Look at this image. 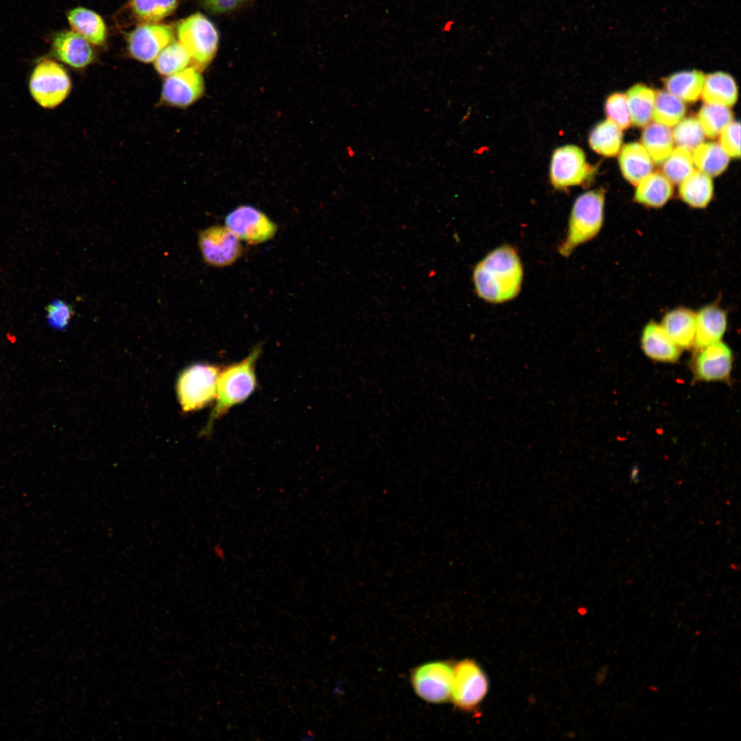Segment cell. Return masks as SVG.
Wrapping results in <instances>:
<instances>
[{
	"instance_id": "obj_35",
	"label": "cell",
	"mask_w": 741,
	"mask_h": 741,
	"mask_svg": "<svg viewBox=\"0 0 741 741\" xmlns=\"http://www.w3.org/2000/svg\"><path fill=\"white\" fill-rule=\"evenodd\" d=\"M604 113L610 120L620 129H627L631 124L626 95L622 93L610 95L604 104Z\"/></svg>"
},
{
	"instance_id": "obj_8",
	"label": "cell",
	"mask_w": 741,
	"mask_h": 741,
	"mask_svg": "<svg viewBox=\"0 0 741 741\" xmlns=\"http://www.w3.org/2000/svg\"><path fill=\"white\" fill-rule=\"evenodd\" d=\"M489 690L488 678L473 659H464L454 665L449 700L456 708L469 712L476 709Z\"/></svg>"
},
{
	"instance_id": "obj_30",
	"label": "cell",
	"mask_w": 741,
	"mask_h": 741,
	"mask_svg": "<svg viewBox=\"0 0 741 741\" xmlns=\"http://www.w3.org/2000/svg\"><path fill=\"white\" fill-rule=\"evenodd\" d=\"M154 61L157 72L168 76L187 68L191 64V57L185 47L174 40L160 51Z\"/></svg>"
},
{
	"instance_id": "obj_22",
	"label": "cell",
	"mask_w": 741,
	"mask_h": 741,
	"mask_svg": "<svg viewBox=\"0 0 741 741\" xmlns=\"http://www.w3.org/2000/svg\"><path fill=\"white\" fill-rule=\"evenodd\" d=\"M67 19L72 30L89 43L100 45L106 38V27L102 17L96 12L75 8L69 11Z\"/></svg>"
},
{
	"instance_id": "obj_24",
	"label": "cell",
	"mask_w": 741,
	"mask_h": 741,
	"mask_svg": "<svg viewBox=\"0 0 741 741\" xmlns=\"http://www.w3.org/2000/svg\"><path fill=\"white\" fill-rule=\"evenodd\" d=\"M641 140L652 161L658 165L662 164L674 149L672 130L656 122L645 126Z\"/></svg>"
},
{
	"instance_id": "obj_15",
	"label": "cell",
	"mask_w": 741,
	"mask_h": 741,
	"mask_svg": "<svg viewBox=\"0 0 741 741\" xmlns=\"http://www.w3.org/2000/svg\"><path fill=\"white\" fill-rule=\"evenodd\" d=\"M694 363L698 379L723 381L729 377L732 353L727 345L719 341L700 350Z\"/></svg>"
},
{
	"instance_id": "obj_36",
	"label": "cell",
	"mask_w": 741,
	"mask_h": 741,
	"mask_svg": "<svg viewBox=\"0 0 741 741\" xmlns=\"http://www.w3.org/2000/svg\"><path fill=\"white\" fill-rule=\"evenodd\" d=\"M46 309L49 325L56 329H65L73 315L71 306L62 300H55Z\"/></svg>"
},
{
	"instance_id": "obj_34",
	"label": "cell",
	"mask_w": 741,
	"mask_h": 741,
	"mask_svg": "<svg viewBox=\"0 0 741 741\" xmlns=\"http://www.w3.org/2000/svg\"><path fill=\"white\" fill-rule=\"evenodd\" d=\"M672 132L674 143L678 147L683 148L692 152L697 146L703 143L705 134L697 120L694 117H687L681 120L674 126Z\"/></svg>"
},
{
	"instance_id": "obj_2",
	"label": "cell",
	"mask_w": 741,
	"mask_h": 741,
	"mask_svg": "<svg viewBox=\"0 0 741 741\" xmlns=\"http://www.w3.org/2000/svg\"><path fill=\"white\" fill-rule=\"evenodd\" d=\"M261 353L257 346L240 362L221 368L217 379L215 404L204 433L208 434L213 423L235 405L246 400L257 387L255 364Z\"/></svg>"
},
{
	"instance_id": "obj_11",
	"label": "cell",
	"mask_w": 741,
	"mask_h": 741,
	"mask_svg": "<svg viewBox=\"0 0 741 741\" xmlns=\"http://www.w3.org/2000/svg\"><path fill=\"white\" fill-rule=\"evenodd\" d=\"M225 226L240 240L253 245L271 239L277 232V225L271 219L250 205L239 206L228 213Z\"/></svg>"
},
{
	"instance_id": "obj_17",
	"label": "cell",
	"mask_w": 741,
	"mask_h": 741,
	"mask_svg": "<svg viewBox=\"0 0 741 741\" xmlns=\"http://www.w3.org/2000/svg\"><path fill=\"white\" fill-rule=\"evenodd\" d=\"M661 325L679 348L687 349L694 345L696 314L692 310L674 309L664 316Z\"/></svg>"
},
{
	"instance_id": "obj_26",
	"label": "cell",
	"mask_w": 741,
	"mask_h": 741,
	"mask_svg": "<svg viewBox=\"0 0 741 741\" xmlns=\"http://www.w3.org/2000/svg\"><path fill=\"white\" fill-rule=\"evenodd\" d=\"M631 123L637 127L646 126L652 119L655 92L650 87L637 84L625 94Z\"/></svg>"
},
{
	"instance_id": "obj_37",
	"label": "cell",
	"mask_w": 741,
	"mask_h": 741,
	"mask_svg": "<svg viewBox=\"0 0 741 741\" xmlns=\"http://www.w3.org/2000/svg\"><path fill=\"white\" fill-rule=\"evenodd\" d=\"M740 122L732 121L719 134V144L729 156L740 158Z\"/></svg>"
},
{
	"instance_id": "obj_28",
	"label": "cell",
	"mask_w": 741,
	"mask_h": 741,
	"mask_svg": "<svg viewBox=\"0 0 741 741\" xmlns=\"http://www.w3.org/2000/svg\"><path fill=\"white\" fill-rule=\"evenodd\" d=\"M691 154L697 169L711 177L721 174L729 165V156L719 143H702Z\"/></svg>"
},
{
	"instance_id": "obj_12",
	"label": "cell",
	"mask_w": 741,
	"mask_h": 741,
	"mask_svg": "<svg viewBox=\"0 0 741 741\" xmlns=\"http://www.w3.org/2000/svg\"><path fill=\"white\" fill-rule=\"evenodd\" d=\"M174 38L173 28L169 25L142 24L128 35V51L134 58L150 62Z\"/></svg>"
},
{
	"instance_id": "obj_10",
	"label": "cell",
	"mask_w": 741,
	"mask_h": 741,
	"mask_svg": "<svg viewBox=\"0 0 741 741\" xmlns=\"http://www.w3.org/2000/svg\"><path fill=\"white\" fill-rule=\"evenodd\" d=\"M198 246L204 261L217 268L233 264L242 253L240 239L222 225H213L200 231Z\"/></svg>"
},
{
	"instance_id": "obj_18",
	"label": "cell",
	"mask_w": 741,
	"mask_h": 741,
	"mask_svg": "<svg viewBox=\"0 0 741 741\" xmlns=\"http://www.w3.org/2000/svg\"><path fill=\"white\" fill-rule=\"evenodd\" d=\"M618 161L622 175L633 185H637L653 169L649 154L642 144L636 142L623 146Z\"/></svg>"
},
{
	"instance_id": "obj_19",
	"label": "cell",
	"mask_w": 741,
	"mask_h": 741,
	"mask_svg": "<svg viewBox=\"0 0 741 741\" xmlns=\"http://www.w3.org/2000/svg\"><path fill=\"white\" fill-rule=\"evenodd\" d=\"M642 347L646 355L657 361L674 362L680 355L679 348L667 335L661 325L649 322L642 336Z\"/></svg>"
},
{
	"instance_id": "obj_5",
	"label": "cell",
	"mask_w": 741,
	"mask_h": 741,
	"mask_svg": "<svg viewBox=\"0 0 741 741\" xmlns=\"http://www.w3.org/2000/svg\"><path fill=\"white\" fill-rule=\"evenodd\" d=\"M176 32L191 57V66L202 71L217 50L219 34L215 25L201 13H195L178 23Z\"/></svg>"
},
{
	"instance_id": "obj_9",
	"label": "cell",
	"mask_w": 741,
	"mask_h": 741,
	"mask_svg": "<svg viewBox=\"0 0 741 741\" xmlns=\"http://www.w3.org/2000/svg\"><path fill=\"white\" fill-rule=\"evenodd\" d=\"M454 664L449 661H434L412 670L410 681L416 694L427 703L440 704L450 698Z\"/></svg>"
},
{
	"instance_id": "obj_16",
	"label": "cell",
	"mask_w": 741,
	"mask_h": 741,
	"mask_svg": "<svg viewBox=\"0 0 741 741\" xmlns=\"http://www.w3.org/2000/svg\"><path fill=\"white\" fill-rule=\"evenodd\" d=\"M727 324L725 311L715 305H708L696 314V333L694 345L700 350L719 342Z\"/></svg>"
},
{
	"instance_id": "obj_33",
	"label": "cell",
	"mask_w": 741,
	"mask_h": 741,
	"mask_svg": "<svg viewBox=\"0 0 741 741\" xmlns=\"http://www.w3.org/2000/svg\"><path fill=\"white\" fill-rule=\"evenodd\" d=\"M662 164L663 173L672 183L679 184L694 169L691 152L678 146Z\"/></svg>"
},
{
	"instance_id": "obj_32",
	"label": "cell",
	"mask_w": 741,
	"mask_h": 741,
	"mask_svg": "<svg viewBox=\"0 0 741 741\" xmlns=\"http://www.w3.org/2000/svg\"><path fill=\"white\" fill-rule=\"evenodd\" d=\"M178 4V0H132L130 6L138 20L154 23L172 14Z\"/></svg>"
},
{
	"instance_id": "obj_29",
	"label": "cell",
	"mask_w": 741,
	"mask_h": 741,
	"mask_svg": "<svg viewBox=\"0 0 741 741\" xmlns=\"http://www.w3.org/2000/svg\"><path fill=\"white\" fill-rule=\"evenodd\" d=\"M685 111L683 101L673 94L666 91L655 93L652 113L654 122L668 127L674 126L683 119Z\"/></svg>"
},
{
	"instance_id": "obj_14",
	"label": "cell",
	"mask_w": 741,
	"mask_h": 741,
	"mask_svg": "<svg viewBox=\"0 0 741 741\" xmlns=\"http://www.w3.org/2000/svg\"><path fill=\"white\" fill-rule=\"evenodd\" d=\"M51 51L58 60L75 69L85 67L94 58L89 43L72 31L56 32L51 38Z\"/></svg>"
},
{
	"instance_id": "obj_39",
	"label": "cell",
	"mask_w": 741,
	"mask_h": 741,
	"mask_svg": "<svg viewBox=\"0 0 741 741\" xmlns=\"http://www.w3.org/2000/svg\"><path fill=\"white\" fill-rule=\"evenodd\" d=\"M213 552L216 558L220 561L226 559V551L220 544H215L213 547Z\"/></svg>"
},
{
	"instance_id": "obj_1",
	"label": "cell",
	"mask_w": 741,
	"mask_h": 741,
	"mask_svg": "<svg viewBox=\"0 0 741 741\" xmlns=\"http://www.w3.org/2000/svg\"><path fill=\"white\" fill-rule=\"evenodd\" d=\"M523 276L517 250L506 244L491 251L475 265L472 280L479 298L497 304L513 300L519 294Z\"/></svg>"
},
{
	"instance_id": "obj_31",
	"label": "cell",
	"mask_w": 741,
	"mask_h": 741,
	"mask_svg": "<svg viewBox=\"0 0 741 741\" xmlns=\"http://www.w3.org/2000/svg\"><path fill=\"white\" fill-rule=\"evenodd\" d=\"M733 117L729 108L706 103L700 108L697 120L705 136L714 139L733 121Z\"/></svg>"
},
{
	"instance_id": "obj_27",
	"label": "cell",
	"mask_w": 741,
	"mask_h": 741,
	"mask_svg": "<svg viewBox=\"0 0 741 741\" xmlns=\"http://www.w3.org/2000/svg\"><path fill=\"white\" fill-rule=\"evenodd\" d=\"M623 139L622 129L609 119L597 124L589 135L590 148L604 156H614L620 150Z\"/></svg>"
},
{
	"instance_id": "obj_38",
	"label": "cell",
	"mask_w": 741,
	"mask_h": 741,
	"mask_svg": "<svg viewBox=\"0 0 741 741\" xmlns=\"http://www.w3.org/2000/svg\"><path fill=\"white\" fill-rule=\"evenodd\" d=\"M245 0H202L204 7L213 13H224L235 9Z\"/></svg>"
},
{
	"instance_id": "obj_13",
	"label": "cell",
	"mask_w": 741,
	"mask_h": 741,
	"mask_svg": "<svg viewBox=\"0 0 741 741\" xmlns=\"http://www.w3.org/2000/svg\"><path fill=\"white\" fill-rule=\"evenodd\" d=\"M204 88L200 71L191 66L167 76L163 84L161 99L170 106L185 108L201 97Z\"/></svg>"
},
{
	"instance_id": "obj_25",
	"label": "cell",
	"mask_w": 741,
	"mask_h": 741,
	"mask_svg": "<svg viewBox=\"0 0 741 741\" xmlns=\"http://www.w3.org/2000/svg\"><path fill=\"white\" fill-rule=\"evenodd\" d=\"M705 75L701 71L689 70L674 73L664 80L667 91L683 102H694L701 95Z\"/></svg>"
},
{
	"instance_id": "obj_21",
	"label": "cell",
	"mask_w": 741,
	"mask_h": 741,
	"mask_svg": "<svg viewBox=\"0 0 741 741\" xmlns=\"http://www.w3.org/2000/svg\"><path fill=\"white\" fill-rule=\"evenodd\" d=\"M673 193L672 183L660 172H651L637 185L634 194L635 201L648 207L663 206Z\"/></svg>"
},
{
	"instance_id": "obj_4",
	"label": "cell",
	"mask_w": 741,
	"mask_h": 741,
	"mask_svg": "<svg viewBox=\"0 0 741 741\" xmlns=\"http://www.w3.org/2000/svg\"><path fill=\"white\" fill-rule=\"evenodd\" d=\"M220 370L215 364L197 363L182 371L176 382V392L183 412L200 410L215 400Z\"/></svg>"
},
{
	"instance_id": "obj_3",
	"label": "cell",
	"mask_w": 741,
	"mask_h": 741,
	"mask_svg": "<svg viewBox=\"0 0 741 741\" xmlns=\"http://www.w3.org/2000/svg\"><path fill=\"white\" fill-rule=\"evenodd\" d=\"M605 192L602 188L590 190L574 201L569 217L566 237L558 252L567 257L579 246L600 232L604 222Z\"/></svg>"
},
{
	"instance_id": "obj_7",
	"label": "cell",
	"mask_w": 741,
	"mask_h": 741,
	"mask_svg": "<svg viewBox=\"0 0 741 741\" xmlns=\"http://www.w3.org/2000/svg\"><path fill=\"white\" fill-rule=\"evenodd\" d=\"M29 88L32 96L40 106L53 108L68 96L71 82L63 67L56 61L44 58L33 69Z\"/></svg>"
},
{
	"instance_id": "obj_23",
	"label": "cell",
	"mask_w": 741,
	"mask_h": 741,
	"mask_svg": "<svg viewBox=\"0 0 741 741\" xmlns=\"http://www.w3.org/2000/svg\"><path fill=\"white\" fill-rule=\"evenodd\" d=\"M714 185L711 177L694 169L680 183L679 194L681 199L694 208H705L712 199Z\"/></svg>"
},
{
	"instance_id": "obj_40",
	"label": "cell",
	"mask_w": 741,
	"mask_h": 741,
	"mask_svg": "<svg viewBox=\"0 0 741 741\" xmlns=\"http://www.w3.org/2000/svg\"><path fill=\"white\" fill-rule=\"evenodd\" d=\"M346 154L349 158H353L355 156V151L352 145H347L346 147Z\"/></svg>"
},
{
	"instance_id": "obj_20",
	"label": "cell",
	"mask_w": 741,
	"mask_h": 741,
	"mask_svg": "<svg viewBox=\"0 0 741 741\" xmlns=\"http://www.w3.org/2000/svg\"><path fill=\"white\" fill-rule=\"evenodd\" d=\"M701 95L707 104L729 108L737 102L738 86L731 75L718 71L705 75Z\"/></svg>"
},
{
	"instance_id": "obj_6",
	"label": "cell",
	"mask_w": 741,
	"mask_h": 741,
	"mask_svg": "<svg viewBox=\"0 0 741 741\" xmlns=\"http://www.w3.org/2000/svg\"><path fill=\"white\" fill-rule=\"evenodd\" d=\"M596 168L586 161L584 151L575 145H565L552 153L550 181L557 190L585 186L592 180Z\"/></svg>"
}]
</instances>
